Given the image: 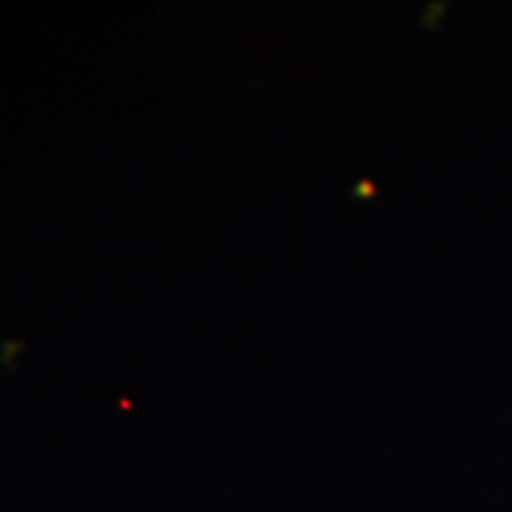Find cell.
Returning <instances> with one entry per match:
<instances>
[{"instance_id": "3", "label": "cell", "mask_w": 512, "mask_h": 512, "mask_svg": "<svg viewBox=\"0 0 512 512\" xmlns=\"http://www.w3.org/2000/svg\"><path fill=\"white\" fill-rule=\"evenodd\" d=\"M441 12H444V6H427V12H424V23H427V26H439Z\"/></svg>"}, {"instance_id": "1", "label": "cell", "mask_w": 512, "mask_h": 512, "mask_svg": "<svg viewBox=\"0 0 512 512\" xmlns=\"http://www.w3.org/2000/svg\"><path fill=\"white\" fill-rule=\"evenodd\" d=\"M3 353H0V362H6V365H12L15 359H18V353L23 350V345L20 342H3Z\"/></svg>"}, {"instance_id": "2", "label": "cell", "mask_w": 512, "mask_h": 512, "mask_svg": "<svg viewBox=\"0 0 512 512\" xmlns=\"http://www.w3.org/2000/svg\"><path fill=\"white\" fill-rule=\"evenodd\" d=\"M376 194V185L370 183V180H359V183L353 185V197L356 200H370Z\"/></svg>"}]
</instances>
